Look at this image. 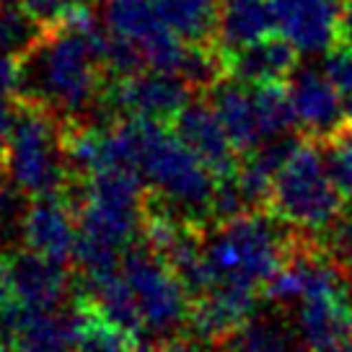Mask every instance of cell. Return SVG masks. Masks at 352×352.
Listing matches in <instances>:
<instances>
[{"mask_svg":"<svg viewBox=\"0 0 352 352\" xmlns=\"http://www.w3.org/2000/svg\"><path fill=\"white\" fill-rule=\"evenodd\" d=\"M107 34L70 11L65 21L44 29L42 39L19 60V96L76 122L101 96Z\"/></svg>","mask_w":352,"mask_h":352,"instance_id":"6da1fadb","label":"cell"},{"mask_svg":"<svg viewBox=\"0 0 352 352\" xmlns=\"http://www.w3.org/2000/svg\"><path fill=\"white\" fill-rule=\"evenodd\" d=\"M300 233L267 208L246 210L202 231V252L212 287L264 296L267 285L296 252Z\"/></svg>","mask_w":352,"mask_h":352,"instance_id":"7a4b0ae2","label":"cell"},{"mask_svg":"<svg viewBox=\"0 0 352 352\" xmlns=\"http://www.w3.org/2000/svg\"><path fill=\"white\" fill-rule=\"evenodd\" d=\"M124 120L130 122L135 166L148 192L192 226H212L218 189L215 171L176 135L174 127L168 130L164 122L153 120Z\"/></svg>","mask_w":352,"mask_h":352,"instance_id":"3957f363","label":"cell"},{"mask_svg":"<svg viewBox=\"0 0 352 352\" xmlns=\"http://www.w3.org/2000/svg\"><path fill=\"white\" fill-rule=\"evenodd\" d=\"M101 23L107 70L130 76L155 67L182 76L192 44L168 26L155 0H104Z\"/></svg>","mask_w":352,"mask_h":352,"instance_id":"277c9868","label":"cell"},{"mask_svg":"<svg viewBox=\"0 0 352 352\" xmlns=\"http://www.w3.org/2000/svg\"><path fill=\"white\" fill-rule=\"evenodd\" d=\"M344 205L347 199L331 182L321 140L300 138L277 168L267 210L285 220L293 231L321 236L344 215Z\"/></svg>","mask_w":352,"mask_h":352,"instance_id":"5b68a950","label":"cell"},{"mask_svg":"<svg viewBox=\"0 0 352 352\" xmlns=\"http://www.w3.org/2000/svg\"><path fill=\"white\" fill-rule=\"evenodd\" d=\"M0 168L29 195H60L76 182L60 117L21 101Z\"/></svg>","mask_w":352,"mask_h":352,"instance_id":"8992f818","label":"cell"},{"mask_svg":"<svg viewBox=\"0 0 352 352\" xmlns=\"http://www.w3.org/2000/svg\"><path fill=\"white\" fill-rule=\"evenodd\" d=\"M120 270L135 298L143 334L166 342L189 329L192 298L161 254L140 239L122 256Z\"/></svg>","mask_w":352,"mask_h":352,"instance_id":"52a82bcc","label":"cell"},{"mask_svg":"<svg viewBox=\"0 0 352 352\" xmlns=\"http://www.w3.org/2000/svg\"><path fill=\"white\" fill-rule=\"evenodd\" d=\"M192 83L171 70L145 67L130 76H117V83L107 91L109 107L122 117L153 122H174L176 114L192 101Z\"/></svg>","mask_w":352,"mask_h":352,"instance_id":"ba28073f","label":"cell"},{"mask_svg":"<svg viewBox=\"0 0 352 352\" xmlns=\"http://www.w3.org/2000/svg\"><path fill=\"white\" fill-rule=\"evenodd\" d=\"M296 124L306 138L327 140L347 127V104L324 67H298L285 80Z\"/></svg>","mask_w":352,"mask_h":352,"instance_id":"9c48e42d","label":"cell"},{"mask_svg":"<svg viewBox=\"0 0 352 352\" xmlns=\"http://www.w3.org/2000/svg\"><path fill=\"white\" fill-rule=\"evenodd\" d=\"M78 215L65 192L32 197L23 220V246L60 264L76 256Z\"/></svg>","mask_w":352,"mask_h":352,"instance_id":"30bf717a","label":"cell"},{"mask_svg":"<svg viewBox=\"0 0 352 352\" xmlns=\"http://www.w3.org/2000/svg\"><path fill=\"white\" fill-rule=\"evenodd\" d=\"M340 0H272L277 34L303 55H324L337 44Z\"/></svg>","mask_w":352,"mask_h":352,"instance_id":"8fae6325","label":"cell"},{"mask_svg":"<svg viewBox=\"0 0 352 352\" xmlns=\"http://www.w3.org/2000/svg\"><path fill=\"white\" fill-rule=\"evenodd\" d=\"M6 264L16 287V298L23 306L36 311H57L73 290L67 264L47 259L26 246L6 254Z\"/></svg>","mask_w":352,"mask_h":352,"instance_id":"7c38bea8","label":"cell"},{"mask_svg":"<svg viewBox=\"0 0 352 352\" xmlns=\"http://www.w3.org/2000/svg\"><path fill=\"white\" fill-rule=\"evenodd\" d=\"M174 132L205 164L215 171L218 179H231L239 171L241 155L233 148L228 132L223 127L210 101H189L184 109L176 114Z\"/></svg>","mask_w":352,"mask_h":352,"instance_id":"4fadbf2b","label":"cell"},{"mask_svg":"<svg viewBox=\"0 0 352 352\" xmlns=\"http://www.w3.org/2000/svg\"><path fill=\"white\" fill-rule=\"evenodd\" d=\"M210 104L223 122L239 155L252 153L254 148L270 143L264 135L262 117H259L256 86L236 80V78L218 80V83H212V91H210Z\"/></svg>","mask_w":352,"mask_h":352,"instance_id":"5bb4252c","label":"cell"},{"mask_svg":"<svg viewBox=\"0 0 352 352\" xmlns=\"http://www.w3.org/2000/svg\"><path fill=\"white\" fill-rule=\"evenodd\" d=\"M70 324L73 352H138L143 347L140 334L122 327L83 293H73Z\"/></svg>","mask_w":352,"mask_h":352,"instance_id":"9a60e30c","label":"cell"},{"mask_svg":"<svg viewBox=\"0 0 352 352\" xmlns=\"http://www.w3.org/2000/svg\"><path fill=\"white\" fill-rule=\"evenodd\" d=\"M298 52L283 34H270L264 39L246 44L231 55H226V67L236 80L264 86V83H285L287 76L296 70Z\"/></svg>","mask_w":352,"mask_h":352,"instance_id":"2e32d148","label":"cell"},{"mask_svg":"<svg viewBox=\"0 0 352 352\" xmlns=\"http://www.w3.org/2000/svg\"><path fill=\"white\" fill-rule=\"evenodd\" d=\"M275 32L277 23L272 0H220L218 26H215V42L223 52L220 57L231 55Z\"/></svg>","mask_w":352,"mask_h":352,"instance_id":"e0dca14e","label":"cell"},{"mask_svg":"<svg viewBox=\"0 0 352 352\" xmlns=\"http://www.w3.org/2000/svg\"><path fill=\"white\" fill-rule=\"evenodd\" d=\"M168 26L184 42L205 44L215 39L220 0H155Z\"/></svg>","mask_w":352,"mask_h":352,"instance_id":"ac0fdd59","label":"cell"},{"mask_svg":"<svg viewBox=\"0 0 352 352\" xmlns=\"http://www.w3.org/2000/svg\"><path fill=\"white\" fill-rule=\"evenodd\" d=\"M42 34L44 26L26 8L0 0V57L21 60Z\"/></svg>","mask_w":352,"mask_h":352,"instance_id":"d6986e66","label":"cell"},{"mask_svg":"<svg viewBox=\"0 0 352 352\" xmlns=\"http://www.w3.org/2000/svg\"><path fill=\"white\" fill-rule=\"evenodd\" d=\"M32 197L0 168V249L3 254L23 246V220Z\"/></svg>","mask_w":352,"mask_h":352,"instance_id":"ffe728a7","label":"cell"},{"mask_svg":"<svg viewBox=\"0 0 352 352\" xmlns=\"http://www.w3.org/2000/svg\"><path fill=\"white\" fill-rule=\"evenodd\" d=\"M321 151L334 187L347 202H352V127H344L337 135L321 140Z\"/></svg>","mask_w":352,"mask_h":352,"instance_id":"44dd1931","label":"cell"},{"mask_svg":"<svg viewBox=\"0 0 352 352\" xmlns=\"http://www.w3.org/2000/svg\"><path fill=\"white\" fill-rule=\"evenodd\" d=\"M324 73L340 88L344 99H352V44L337 42L324 52Z\"/></svg>","mask_w":352,"mask_h":352,"instance_id":"7402d4cb","label":"cell"},{"mask_svg":"<svg viewBox=\"0 0 352 352\" xmlns=\"http://www.w3.org/2000/svg\"><path fill=\"white\" fill-rule=\"evenodd\" d=\"M155 352H223L218 342L202 340L197 334H176L171 340L158 342Z\"/></svg>","mask_w":352,"mask_h":352,"instance_id":"603a6c76","label":"cell"},{"mask_svg":"<svg viewBox=\"0 0 352 352\" xmlns=\"http://www.w3.org/2000/svg\"><path fill=\"white\" fill-rule=\"evenodd\" d=\"M19 104L21 101H16V96L0 99V161H3L6 145H8V138H11L13 122H16V114H19Z\"/></svg>","mask_w":352,"mask_h":352,"instance_id":"cb8c5ba5","label":"cell"},{"mask_svg":"<svg viewBox=\"0 0 352 352\" xmlns=\"http://www.w3.org/2000/svg\"><path fill=\"white\" fill-rule=\"evenodd\" d=\"M19 96V60L0 57V99Z\"/></svg>","mask_w":352,"mask_h":352,"instance_id":"d4e9b609","label":"cell"},{"mask_svg":"<svg viewBox=\"0 0 352 352\" xmlns=\"http://www.w3.org/2000/svg\"><path fill=\"white\" fill-rule=\"evenodd\" d=\"M337 42L352 44V0H344L340 8V26H337Z\"/></svg>","mask_w":352,"mask_h":352,"instance_id":"484cf974","label":"cell"},{"mask_svg":"<svg viewBox=\"0 0 352 352\" xmlns=\"http://www.w3.org/2000/svg\"><path fill=\"white\" fill-rule=\"evenodd\" d=\"M6 3H13V6H21V8H29L34 0H6Z\"/></svg>","mask_w":352,"mask_h":352,"instance_id":"4316f807","label":"cell"},{"mask_svg":"<svg viewBox=\"0 0 352 352\" xmlns=\"http://www.w3.org/2000/svg\"><path fill=\"white\" fill-rule=\"evenodd\" d=\"M347 127H352V99H347Z\"/></svg>","mask_w":352,"mask_h":352,"instance_id":"83f0119b","label":"cell"},{"mask_svg":"<svg viewBox=\"0 0 352 352\" xmlns=\"http://www.w3.org/2000/svg\"><path fill=\"white\" fill-rule=\"evenodd\" d=\"M0 352H13V350H11V347H6V344L0 342Z\"/></svg>","mask_w":352,"mask_h":352,"instance_id":"f1b7e54d","label":"cell"},{"mask_svg":"<svg viewBox=\"0 0 352 352\" xmlns=\"http://www.w3.org/2000/svg\"><path fill=\"white\" fill-rule=\"evenodd\" d=\"M138 352H155V347H153V350H151V347H140Z\"/></svg>","mask_w":352,"mask_h":352,"instance_id":"f546056e","label":"cell"},{"mask_svg":"<svg viewBox=\"0 0 352 352\" xmlns=\"http://www.w3.org/2000/svg\"><path fill=\"white\" fill-rule=\"evenodd\" d=\"M73 3H88V0H73Z\"/></svg>","mask_w":352,"mask_h":352,"instance_id":"4dcf8cb0","label":"cell"},{"mask_svg":"<svg viewBox=\"0 0 352 352\" xmlns=\"http://www.w3.org/2000/svg\"><path fill=\"white\" fill-rule=\"evenodd\" d=\"M350 285H352V272H350Z\"/></svg>","mask_w":352,"mask_h":352,"instance_id":"1f68e13d","label":"cell"}]
</instances>
